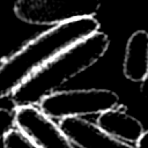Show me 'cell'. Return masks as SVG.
<instances>
[{
	"mask_svg": "<svg viewBox=\"0 0 148 148\" xmlns=\"http://www.w3.org/2000/svg\"><path fill=\"white\" fill-rule=\"evenodd\" d=\"M94 16L52 25L37 35L0 65V99L10 95L31 74L60 52L99 30Z\"/></svg>",
	"mask_w": 148,
	"mask_h": 148,
	"instance_id": "cell-1",
	"label": "cell"
},
{
	"mask_svg": "<svg viewBox=\"0 0 148 148\" xmlns=\"http://www.w3.org/2000/svg\"><path fill=\"white\" fill-rule=\"evenodd\" d=\"M109 46V36L98 30L67 47L17 87L10 95L14 106L38 105L46 95L59 90L71 79L95 65Z\"/></svg>",
	"mask_w": 148,
	"mask_h": 148,
	"instance_id": "cell-2",
	"label": "cell"
},
{
	"mask_svg": "<svg viewBox=\"0 0 148 148\" xmlns=\"http://www.w3.org/2000/svg\"><path fill=\"white\" fill-rule=\"evenodd\" d=\"M119 104V96L102 88L57 90L46 95L38 108L51 119L60 120L67 117L99 114Z\"/></svg>",
	"mask_w": 148,
	"mask_h": 148,
	"instance_id": "cell-3",
	"label": "cell"
},
{
	"mask_svg": "<svg viewBox=\"0 0 148 148\" xmlns=\"http://www.w3.org/2000/svg\"><path fill=\"white\" fill-rule=\"evenodd\" d=\"M101 0H16L14 13L34 25H57L81 17L94 16Z\"/></svg>",
	"mask_w": 148,
	"mask_h": 148,
	"instance_id": "cell-4",
	"label": "cell"
},
{
	"mask_svg": "<svg viewBox=\"0 0 148 148\" xmlns=\"http://www.w3.org/2000/svg\"><path fill=\"white\" fill-rule=\"evenodd\" d=\"M14 114L15 127L38 148H75L60 126L37 105H17Z\"/></svg>",
	"mask_w": 148,
	"mask_h": 148,
	"instance_id": "cell-5",
	"label": "cell"
},
{
	"mask_svg": "<svg viewBox=\"0 0 148 148\" xmlns=\"http://www.w3.org/2000/svg\"><path fill=\"white\" fill-rule=\"evenodd\" d=\"M58 125L73 145L79 148H136L105 133L96 124L83 119V117L62 118Z\"/></svg>",
	"mask_w": 148,
	"mask_h": 148,
	"instance_id": "cell-6",
	"label": "cell"
},
{
	"mask_svg": "<svg viewBox=\"0 0 148 148\" xmlns=\"http://www.w3.org/2000/svg\"><path fill=\"white\" fill-rule=\"evenodd\" d=\"M96 125L105 133L128 143H135L143 132L140 120L127 112L125 105H117L99 113Z\"/></svg>",
	"mask_w": 148,
	"mask_h": 148,
	"instance_id": "cell-7",
	"label": "cell"
},
{
	"mask_svg": "<svg viewBox=\"0 0 148 148\" xmlns=\"http://www.w3.org/2000/svg\"><path fill=\"white\" fill-rule=\"evenodd\" d=\"M123 73L133 82H140L148 75V32L146 30H136L130 36L125 47Z\"/></svg>",
	"mask_w": 148,
	"mask_h": 148,
	"instance_id": "cell-8",
	"label": "cell"
},
{
	"mask_svg": "<svg viewBox=\"0 0 148 148\" xmlns=\"http://www.w3.org/2000/svg\"><path fill=\"white\" fill-rule=\"evenodd\" d=\"M3 148H38L27 135H24L16 127L10 130L2 139Z\"/></svg>",
	"mask_w": 148,
	"mask_h": 148,
	"instance_id": "cell-9",
	"label": "cell"
},
{
	"mask_svg": "<svg viewBox=\"0 0 148 148\" xmlns=\"http://www.w3.org/2000/svg\"><path fill=\"white\" fill-rule=\"evenodd\" d=\"M14 127H15L14 109L0 108V141H2V139Z\"/></svg>",
	"mask_w": 148,
	"mask_h": 148,
	"instance_id": "cell-10",
	"label": "cell"
},
{
	"mask_svg": "<svg viewBox=\"0 0 148 148\" xmlns=\"http://www.w3.org/2000/svg\"><path fill=\"white\" fill-rule=\"evenodd\" d=\"M135 147L136 148H148V130L147 131L143 130L142 134L135 142Z\"/></svg>",
	"mask_w": 148,
	"mask_h": 148,
	"instance_id": "cell-11",
	"label": "cell"
},
{
	"mask_svg": "<svg viewBox=\"0 0 148 148\" xmlns=\"http://www.w3.org/2000/svg\"><path fill=\"white\" fill-rule=\"evenodd\" d=\"M141 84H140V91H141V95L148 101V75L145 76V79L142 81H140Z\"/></svg>",
	"mask_w": 148,
	"mask_h": 148,
	"instance_id": "cell-12",
	"label": "cell"
}]
</instances>
